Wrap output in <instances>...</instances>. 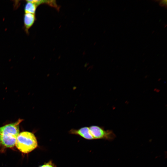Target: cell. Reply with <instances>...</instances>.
<instances>
[{"instance_id":"6da1fadb","label":"cell","mask_w":167,"mask_h":167,"mask_svg":"<svg viewBox=\"0 0 167 167\" xmlns=\"http://www.w3.org/2000/svg\"><path fill=\"white\" fill-rule=\"evenodd\" d=\"M19 119L17 121L0 127V144L6 148L15 146L19 133V125L23 121Z\"/></svg>"},{"instance_id":"7a4b0ae2","label":"cell","mask_w":167,"mask_h":167,"mask_svg":"<svg viewBox=\"0 0 167 167\" xmlns=\"http://www.w3.org/2000/svg\"><path fill=\"white\" fill-rule=\"evenodd\" d=\"M15 145L20 152L27 153L36 148L38 143L33 134L28 131H23L19 134Z\"/></svg>"},{"instance_id":"3957f363","label":"cell","mask_w":167,"mask_h":167,"mask_svg":"<svg viewBox=\"0 0 167 167\" xmlns=\"http://www.w3.org/2000/svg\"><path fill=\"white\" fill-rule=\"evenodd\" d=\"M88 127L92 139H104L111 141L116 137L115 134L112 131L105 130L101 127L95 125Z\"/></svg>"},{"instance_id":"277c9868","label":"cell","mask_w":167,"mask_h":167,"mask_svg":"<svg viewBox=\"0 0 167 167\" xmlns=\"http://www.w3.org/2000/svg\"><path fill=\"white\" fill-rule=\"evenodd\" d=\"M69 133L70 134L78 135L87 140H92L88 127H84L77 129H71L69 131Z\"/></svg>"},{"instance_id":"5b68a950","label":"cell","mask_w":167,"mask_h":167,"mask_svg":"<svg viewBox=\"0 0 167 167\" xmlns=\"http://www.w3.org/2000/svg\"><path fill=\"white\" fill-rule=\"evenodd\" d=\"M35 19V14L25 13L24 17V24L27 32H28V30L33 25Z\"/></svg>"},{"instance_id":"8992f818","label":"cell","mask_w":167,"mask_h":167,"mask_svg":"<svg viewBox=\"0 0 167 167\" xmlns=\"http://www.w3.org/2000/svg\"><path fill=\"white\" fill-rule=\"evenodd\" d=\"M27 2L25 7L24 11L25 13H31L35 14L37 6L34 3L26 1Z\"/></svg>"},{"instance_id":"52a82bcc","label":"cell","mask_w":167,"mask_h":167,"mask_svg":"<svg viewBox=\"0 0 167 167\" xmlns=\"http://www.w3.org/2000/svg\"><path fill=\"white\" fill-rule=\"evenodd\" d=\"M39 167H57L56 165L50 160L40 166Z\"/></svg>"},{"instance_id":"ba28073f","label":"cell","mask_w":167,"mask_h":167,"mask_svg":"<svg viewBox=\"0 0 167 167\" xmlns=\"http://www.w3.org/2000/svg\"><path fill=\"white\" fill-rule=\"evenodd\" d=\"M167 1L166 0H163L161 1L160 2V5L162 6H166L167 5Z\"/></svg>"}]
</instances>
